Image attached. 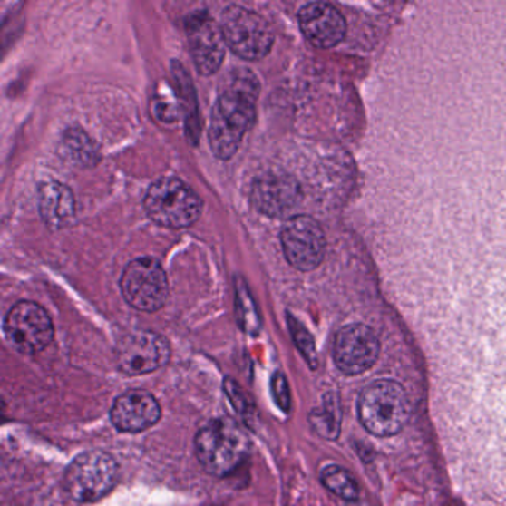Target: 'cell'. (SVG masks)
Returning a JSON list of instances; mask_svg holds the SVG:
<instances>
[{"instance_id":"ba28073f","label":"cell","mask_w":506,"mask_h":506,"mask_svg":"<svg viewBox=\"0 0 506 506\" xmlns=\"http://www.w3.org/2000/svg\"><path fill=\"white\" fill-rule=\"evenodd\" d=\"M5 337L20 354L33 355L53 342V321L34 302H20L9 309L4 323Z\"/></svg>"},{"instance_id":"ffe728a7","label":"cell","mask_w":506,"mask_h":506,"mask_svg":"<svg viewBox=\"0 0 506 506\" xmlns=\"http://www.w3.org/2000/svg\"><path fill=\"white\" fill-rule=\"evenodd\" d=\"M291 331H293L294 340L297 343L298 349L302 351L303 355L307 356V363L315 367L316 365V355H315L314 340L310 337L309 333L302 326H298L297 323H294Z\"/></svg>"},{"instance_id":"30bf717a","label":"cell","mask_w":506,"mask_h":506,"mask_svg":"<svg viewBox=\"0 0 506 506\" xmlns=\"http://www.w3.org/2000/svg\"><path fill=\"white\" fill-rule=\"evenodd\" d=\"M281 244L288 263L302 272L316 269L326 256V233L314 217H291L282 228Z\"/></svg>"},{"instance_id":"3957f363","label":"cell","mask_w":506,"mask_h":506,"mask_svg":"<svg viewBox=\"0 0 506 506\" xmlns=\"http://www.w3.org/2000/svg\"><path fill=\"white\" fill-rule=\"evenodd\" d=\"M358 417L375 437L401 433L410 419L407 392L395 380H375L359 394Z\"/></svg>"},{"instance_id":"8992f818","label":"cell","mask_w":506,"mask_h":506,"mask_svg":"<svg viewBox=\"0 0 506 506\" xmlns=\"http://www.w3.org/2000/svg\"><path fill=\"white\" fill-rule=\"evenodd\" d=\"M221 30L226 45L244 60H260L274 44V33L258 14L230 5L221 14Z\"/></svg>"},{"instance_id":"52a82bcc","label":"cell","mask_w":506,"mask_h":506,"mask_svg":"<svg viewBox=\"0 0 506 506\" xmlns=\"http://www.w3.org/2000/svg\"><path fill=\"white\" fill-rule=\"evenodd\" d=\"M121 290L130 307L141 312H156L167 302V274L153 258H137L123 270Z\"/></svg>"},{"instance_id":"5bb4252c","label":"cell","mask_w":506,"mask_h":506,"mask_svg":"<svg viewBox=\"0 0 506 506\" xmlns=\"http://www.w3.org/2000/svg\"><path fill=\"white\" fill-rule=\"evenodd\" d=\"M300 29L316 48H333L346 34V20L339 9L326 2H312L298 13Z\"/></svg>"},{"instance_id":"d6986e66","label":"cell","mask_w":506,"mask_h":506,"mask_svg":"<svg viewBox=\"0 0 506 506\" xmlns=\"http://www.w3.org/2000/svg\"><path fill=\"white\" fill-rule=\"evenodd\" d=\"M65 155L69 156L70 161L83 165V167H91L98 162V151L94 143L91 141L90 137L79 130H69L64 135Z\"/></svg>"},{"instance_id":"277c9868","label":"cell","mask_w":506,"mask_h":506,"mask_svg":"<svg viewBox=\"0 0 506 506\" xmlns=\"http://www.w3.org/2000/svg\"><path fill=\"white\" fill-rule=\"evenodd\" d=\"M147 216L165 228L192 226L202 212V200L180 179H161L151 184L144 198Z\"/></svg>"},{"instance_id":"44dd1931","label":"cell","mask_w":506,"mask_h":506,"mask_svg":"<svg viewBox=\"0 0 506 506\" xmlns=\"http://www.w3.org/2000/svg\"><path fill=\"white\" fill-rule=\"evenodd\" d=\"M272 394H274L277 407L281 408L282 412H288L291 405L290 389H288V384L282 373H275L272 377Z\"/></svg>"},{"instance_id":"9a60e30c","label":"cell","mask_w":506,"mask_h":506,"mask_svg":"<svg viewBox=\"0 0 506 506\" xmlns=\"http://www.w3.org/2000/svg\"><path fill=\"white\" fill-rule=\"evenodd\" d=\"M302 198L300 186L293 177L269 174L256 180L251 200L258 211L269 217H281L293 211Z\"/></svg>"},{"instance_id":"8fae6325","label":"cell","mask_w":506,"mask_h":506,"mask_svg":"<svg viewBox=\"0 0 506 506\" xmlns=\"http://www.w3.org/2000/svg\"><path fill=\"white\" fill-rule=\"evenodd\" d=\"M380 342L372 326L349 324L337 331L333 358L343 375H358L368 372L379 358Z\"/></svg>"},{"instance_id":"ac0fdd59","label":"cell","mask_w":506,"mask_h":506,"mask_svg":"<svg viewBox=\"0 0 506 506\" xmlns=\"http://www.w3.org/2000/svg\"><path fill=\"white\" fill-rule=\"evenodd\" d=\"M337 398L328 396L326 398L323 408H316L310 413L309 423L315 433L326 438L336 440L340 433V412Z\"/></svg>"},{"instance_id":"5b68a950","label":"cell","mask_w":506,"mask_h":506,"mask_svg":"<svg viewBox=\"0 0 506 506\" xmlns=\"http://www.w3.org/2000/svg\"><path fill=\"white\" fill-rule=\"evenodd\" d=\"M118 482V463L111 454L91 450L79 454L64 472L67 493L81 503L95 502Z\"/></svg>"},{"instance_id":"7c38bea8","label":"cell","mask_w":506,"mask_h":506,"mask_svg":"<svg viewBox=\"0 0 506 506\" xmlns=\"http://www.w3.org/2000/svg\"><path fill=\"white\" fill-rule=\"evenodd\" d=\"M193 63L200 74L216 73L225 57L226 41L221 25L209 14L198 13L186 24Z\"/></svg>"},{"instance_id":"6da1fadb","label":"cell","mask_w":506,"mask_h":506,"mask_svg":"<svg viewBox=\"0 0 506 506\" xmlns=\"http://www.w3.org/2000/svg\"><path fill=\"white\" fill-rule=\"evenodd\" d=\"M258 81L248 70H238L225 81V86L212 109L209 146L217 158L235 155L245 132L253 122L258 98Z\"/></svg>"},{"instance_id":"9c48e42d","label":"cell","mask_w":506,"mask_h":506,"mask_svg":"<svg viewBox=\"0 0 506 506\" xmlns=\"http://www.w3.org/2000/svg\"><path fill=\"white\" fill-rule=\"evenodd\" d=\"M114 355L119 370L125 375H147L167 365L171 347L155 331L135 330L119 339Z\"/></svg>"},{"instance_id":"2e32d148","label":"cell","mask_w":506,"mask_h":506,"mask_svg":"<svg viewBox=\"0 0 506 506\" xmlns=\"http://www.w3.org/2000/svg\"><path fill=\"white\" fill-rule=\"evenodd\" d=\"M74 196L65 184L46 181L39 188V209L46 225L63 228L74 216Z\"/></svg>"},{"instance_id":"7a4b0ae2","label":"cell","mask_w":506,"mask_h":506,"mask_svg":"<svg viewBox=\"0 0 506 506\" xmlns=\"http://www.w3.org/2000/svg\"><path fill=\"white\" fill-rule=\"evenodd\" d=\"M248 453V435L229 417L214 419L196 433V457L200 466L216 477H226L235 472Z\"/></svg>"},{"instance_id":"4fadbf2b","label":"cell","mask_w":506,"mask_h":506,"mask_svg":"<svg viewBox=\"0 0 506 506\" xmlns=\"http://www.w3.org/2000/svg\"><path fill=\"white\" fill-rule=\"evenodd\" d=\"M162 414L160 403L151 392L131 389L114 400L111 421L121 433H143L158 423Z\"/></svg>"},{"instance_id":"e0dca14e","label":"cell","mask_w":506,"mask_h":506,"mask_svg":"<svg viewBox=\"0 0 506 506\" xmlns=\"http://www.w3.org/2000/svg\"><path fill=\"white\" fill-rule=\"evenodd\" d=\"M321 482L326 490H330L331 493L345 501L354 502L359 499L361 491H359L358 482L352 477L351 472L342 466L330 465L324 468L321 472Z\"/></svg>"}]
</instances>
